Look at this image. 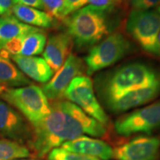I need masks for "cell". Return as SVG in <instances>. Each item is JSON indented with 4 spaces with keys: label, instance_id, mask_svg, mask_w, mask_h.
Returning <instances> with one entry per match:
<instances>
[{
    "label": "cell",
    "instance_id": "6da1fadb",
    "mask_svg": "<svg viewBox=\"0 0 160 160\" xmlns=\"http://www.w3.org/2000/svg\"><path fill=\"white\" fill-rule=\"evenodd\" d=\"M33 128L29 143L39 158L83 134L94 137L106 134L105 126L70 101L52 103L49 114Z\"/></svg>",
    "mask_w": 160,
    "mask_h": 160
},
{
    "label": "cell",
    "instance_id": "7a4b0ae2",
    "mask_svg": "<svg viewBox=\"0 0 160 160\" xmlns=\"http://www.w3.org/2000/svg\"><path fill=\"white\" fill-rule=\"evenodd\" d=\"M159 84V71L145 63L133 62L99 77L96 85L106 104L129 92Z\"/></svg>",
    "mask_w": 160,
    "mask_h": 160
},
{
    "label": "cell",
    "instance_id": "3957f363",
    "mask_svg": "<svg viewBox=\"0 0 160 160\" xmlns=\"http://www.w3.org/2000/svg\"><path fill=\"white\" fill-rule=\"evenodd\" d=\"M108 10L88 5L64 19L67 33L71 36L77 49L93 47L108 36L110 25Z\"/></svg>",
    "mask_w": 160,
    "mask_h": 160
},
{
    "label": "cell",
    "instance_id": "277c9868",
    "mask_svg": "<svg viewBox=\"0 0 160 160\" xmlns=\"http://www.w3.org/2000/svg\"><path fill=\"white\" fill-rule=\"evenodd\" d=\"M1 98L17 108L32 125H35L51 112V105L42 89L29 85L17 88H6L0 93Z\"/></svg>",
    "mask_w": 160,
    "mask_h": 160
},
{
    "label": "cell",
    "instance_id": "5b68a950",
    "mask_svg": "<svg viewBox=\"0 0 160 160\" xmlns=\"http://www.w3.org/2000/svg\"><path fill=\"white\" fill-rule=\"evenodd\" d=\"M131 37L144 51L160 56L158 37L160 33V13L149 10H132L126 22Z\"/></svg>",
    "mask_w": 160,
    "mask_h": 160
},
{
    "label": "cell",
    "instance_id": "8992f818",
    "mask_svg": "<svg viewBox=\"0 0 160 160\" xmlns=\"http://www.w3.org/2000/svg\"><path fill=\"white\" fill-rule=\"evenodd\" d=\"M131 42L119 32L107 36L91 48L86 56L85 68L91 76L117 62L131 51Z\"/></svg>",
    "mask_w": 160,
    "mask_h": 160
},
{
    "label": "cell",
    "instance_id": "52a82bcc",
    "mask_svg": "<svg viewBox=\"0 0 160 160\" xmlns=\"http://www.w3.org/2000/svg\"><path fill=\"white\" fill-rule=\"evenodd\" d=\"M64 97L102 125H108V117L97 99L93 82L88 77H75L66 89Z\"/></svg>",
    "mask_w": 160,
    "mask_h": 160
},
{
    "label": "cell",
    "instance_id": "ba28073f",
    "mask_svg": "<svg viewBox=\"0 0 160 160\" xmlns=\"http://www.w3.org/2000/svg\"><path fill=\"white\" fill-rule=\"evenodd\" d=\"M114 128L122 137L151 133L160 128V100L119 117L116 120Z\"/></svg>",
    "mask_w": 160,
    "mask_h": 160
},
{
    "label": "cell",
    "instance_id": "9c48e42d",
    "mask_svg": "<svg viewBox=\"0 0 160 160\" xmlns=\"http://www.w3.org/2000/svg\"><path fill=\"white\" fill-rule=\"evenodd\" d=\"M85 65L73 53H70L65 63L51 79L43 86L42 91L48 99L58 101L62 99L66 89L75 77L82 76Z\"/></svg>",
    "mask_w": 160,
    "mask_h": 160
},
{
    "label": "cell",
    "instance_id": "30bf717a",
    "mask_svg": "<svg viewBox=\"0 0 160 160\" xmlns=\"http://www.w3.org/2000/svg\"><path fill=\"white\" fill-rule=\"evenodd\" d=\"M0 137L23 145L30 142L32 131L19 112L0 99Z\"/></svg>",
    "mask_w": 160,
    "mask_h": 160
},
{
    "label": "cell",
    "instance_id": "8fae6325",
    "mask_svg": "<svg viewBox=\"0 0 160 160\" xmlns=\"http://www.w3.org/2000/svg\"><path fill=\"white\" fill-rule=\"evenodd\" d=\"M160 139L155 137H137L113 150L117 160H157Z\"/></svg>",
    "mask_w": 160,
    "mask_h": 160
},
{
    "label": "cell",
    "instance_id": "7c38bea8",
    "mask_svg": "<svg viewBox=\"0 0 160 160\" xmlns=\"http://www.w3.org/2000/svg\"><path fill=\"white\" fill-rule=\"evenodd\" d=\"M73 39L68 33H58L49 37L43 57L53 72L59 71L70 55Z\"/></svg>",
    "mask_w": 160,
    "mask_h": 160
},
{
    "label": "cell",
    "instance_id": "4fadbf2b",
    "mask_svg": "<svg viewBox=\"0 0 160 160\" xmlns=\"http://www.w3.org/2000/svg\"><path fill=\"white\" fill-rule=\"evenodd\" d=\"M61 146L62 148L68 151L87 155L102 160H110L114 158L113 150L108 144L102 140L86 136H82L67 142Z\"/></svg>",
    "mask_w": 160,
    "mask_h": 160
},
{
    "label": "cell",
    "instance_id": "5bb4252c",
    "mask_svg": "<svg viewBox=\"0 0 160 160\" xmlns=\"http://www.w3.org/2000/svg\"><path fill=\"white\" fill-rule=\"evenodd\" d=\"M160 94V84L142 88L125 93L117 99L106 103L113 113H122L149 102Z\"/></svg>",
    "mask_w": 160,
    "mask_h": 160
},
{
    "label": "cell",
    "instance_id": "9a60e30c",
    "mask_svg": "<svg viewBox=\"0 0 160 160\" xmlns=\"http://www.w3.org/2000/svg\"><path fill=\"white\" fill-rule=\"evenodd\" d=\"M24 74L40 83H46L53 77V72L42 58L24 57L21 55H10Z\"/></svg>",
    "mask_w": 160,
    "mask_h": 160
},
{
    "label": "cell",
    "instance_id": "2e32d148",
    "mask_svg": "<svg viewBox=\"0 0 160 160\" xmlns=\"http://www.w3.org/2000/svg\"><path fill=\"white\" fill-rule=\"evenodd\" d=\"M40 30L22 22L14 16L0 17V47L2 48L6 42L15 38L25 37Z\"/></svg>",
    "mask_w": 160,
    "mask_h": 160
},
{
    "label": "cell",
    "instance_id": "e0dca14e",
    "mask_svg": "<svg viewBox=\"0 0 160 160\" xmlns=\"http://www.w3.org/2000/svg\"><path fill=\"white\" fill-rule=\"evenodd\" d=\"M12 13L20 22L33 27L50 28L53 25V19L49 13L29 6L17 4Z\"/></svg>",
    "mask_w": 160,
    "mask_h": 160
},
{
    "label": "cell",
    "instance_id": "ac0fdd59",
    "mask_svg": "<svg viewBox=\"0 0 160 160\" xmlns=\"http://www.w3.org/2000/svg\"><path fill=\"white\" fill-rule=\"evenodd\" d=\"M29 85L31 81L12 63L10 58L0 56V86L13 88Z\"/></svg>",
    "mask_w": 160,
    "mask_h": 160
},
{
    "label": "cell",
    "instance_id": "d6986e66",
    "mask_svg": "<svg viewBox=\"0 0 160 160\" xmlns=\"http://www.w3.org/2000/svg\"><path fill=\"white\" fill-rule=\"evenodd\" d=\"M47 41L45 33L40 30L23 37L19 54L24 57H33L40 54L45 50Z\"/></svg>",
    "mask_w": 160,
    "mask_h": 160
},
{
    "label": "cell",
    "instance_id": "ffe728a7",
    "mask_svg": "<svg viewBox=\"0 0 160 160\" xmlns=\"http://www.w3.org/2000/svg\"><path fill=\"white\" fill-rule=\"evenodd\" d=\"M30 156L31 152L22 144L8 139H0V160H14Z\"/></svg>",
    "mask_w": 160,
    "mask_h": 160
},
{
    "label": "cell",
    "instance_id": "44dd1931",
    "mask_svg": "<svg viewBox=\"0 0 160 160\" xmlns=\"http://www.w3.org/2000/svg\"><path fill=\"white\" fill-rule=\"evenodd\" d=\"M48 160H102L98 158L89 157L66 151L62 148H57L50 151Z\"/></svg>",
    "mask_w": 160,
    "mask_h": 160
},
{
    "label": "cell",
    "instance_id": "7402d4cb",
    "mask_svg": "<svg viewBox=\"0 0 160 160\" xmlns=\"http://www.w3.org/2000/svg\"><path fill=\"white\" fill-rule=\"evenodd\" d=\"M88 4L87 0H64L57 15V19H64Z\"/></svg>",
    "mask_w": 160,
    "mask_h": 160
},
{
    "label": "cell",
    "instance_id": "603a6c76",
    "mask_svg": "<svg viewBox=\"0 0 160 160\" xmlns=\"http://www.w3.org/2000/svg\"><path fill=\"white\" fill-rule=\"evenodd\" d=\"M44 9L51 17H57L60 8L63 5L64 0H41Z\"/></svg>",
    "mask_w": 160,
    "mask_h": 160
},
{
    "label": "cell",
    "instance_id": "cb8c5ba5",
    "mask_svg": "<svg viewBox=\"0 0 160 160\" xmlns=\"http://www.w3.org/2000/svg\"><path fill=\"white\" fill-rule=\"evenodd\" d=\"M136 10H149L160 5V0H129Z\"/></svg>",
    "mask_w": 160,
    "mask_h": 160
},
{
    "label": "cell",
    "instance_id": "d4e9b609",
    "mask_svg": "<svg viewBox=\"0 0 160 160\" xmlns=\"http://www.w3.org/2000/svg\"><path fill=\"white\" fill-rule=\"evenodd\" d=\"M87 1L88 3L91 4V5L108 11L114 9V8L119 5L122 2V0H87Z\"/></svg>",
    "mask_w": 160,
    "mask_h": 160
},
{
    "label": "cell",
    "instance_id": "484cf974",
    "mask_svg": "<svg viewBox=\"0 0 160 160\" xmlns=\"http://www.w3.org/2000/svg\"><path fill=\"white\" fill-rule=\"evenodd\" d=\"M15 5L14 0H0V17L11 16Z\"/></svg>",
    "mask_w": 160,
    "mask_h": 160
},
{
    "label": "cell",
    "instance_id": "4316f807",
    "mask_svg": "<svg viewBox=\"0 0 160 160\" xmlns=\"http://www.w3.org/2000/svg\"><path fill=\"white\" fill-rule=\"evenodd\" d=\"M15 4L29 6L39 10H45L41 0H14Z\"/></svg>",
    "mask_w": 160,
    "mask_h": 160
},
{
    "label": "cell",
    "instance_id": "83f0119b",
    "mask_svg": "<svg viewBox=\"0 0 160 160\" xmlns=\"http://www.w3.org/2000/svg\"><path fill=\"white\" fill-rule=\"evenodd\" d=\"M14 160H41V159H25V158H22V159H14Z\"/></svg>",
    "mask_w": 160,
    "mask_h": 160
},
{
    "label": "cell",
    "instance_id": "f1b7e54d",
    "mask_svg": "<svg viewBox=\"0 0 160 160\" xmlns=\"http://www.w3.org/2000/svg\"><path fill=\"white\" fill-rule=\"evenodd\" d=\"M6 88H4V87H2V86H0V93H2V91H5V90Z\"/></svg>",
    "mask_w": 160,
    "mask_h": 160
},
{
    "label": "cell",
    "instance_id": "f546056e",
    "mask_svg": "<svg viewBox=\"0 0 160 160\" xmlns=\"http://www.w3.org/2000/svg\"><path fill=\"white\" fill-rule=\"evenodd\" d=\"M158 42H159V50H160V33H159V37H158Z\"/></svg>",
    "mask_w": 160,
    "mask_h": 160
},
{
    "label": "cell",
    "instance_id": "4dcf8cb0",
    "mask_svg": "<svg viewBox=\"0 0 160 160\" xmlns=\"http://www.w3.org/2000/svg\"><path fill=\"white\" fill-rule=\"evenodd\" d=\"M158 11H159V13H160V5L159 6V8H158Z\"/></svg>",
    "mask_w": 160,
    "mask_h": 160
},
{
    "label": "cell",
    "instance_id": "1f68e13d",
    "mask_svg": "<svg viewBox=\"0 0 160 160\" xmlns=\"http://www.w3.org/2000/svg\"><path fill=\"white\" fill-rule=\"evenodd\" d=\"M0 51H1V47H0Z\"/></svg>",
    "mask_w": 160,
    "mask_h": 160
}]
</instances>
